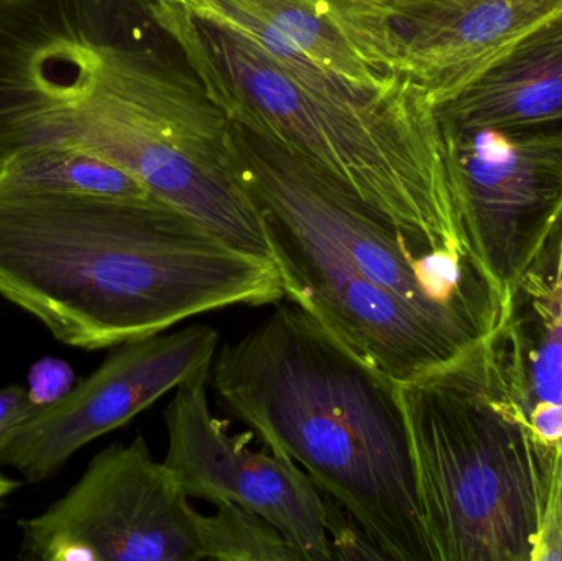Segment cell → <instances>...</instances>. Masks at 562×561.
Masks as SVG:
<instances>
[{"mask_svg":"<svg viewBox=\"0 0 562 561\" xmlns=\"http://www.w3.org/2000/svg\"><path fill=\"white\" fill-rule=\"evenodd\" d=\"M150 26L145 0L109 20L66 85L56 141L124 168L231 246L273 260L262 210L237 178L231 119L151 42Z\"/></svg>","mask_w":562,"mask_h":561,"instance_id":"cell-5","label":"cell"},{"mask_svg":"<svg viewBox=\"0 0 562 561\" xmlns=\"http://www.w3.org/2000/svg\"><path fill=\"white\" fill-rule=\"evenodd\" d=\"M442 132L469 259L510 305L562 221V127Z\"/></svg>","mask_w":562,"mask_h":561,"instance_id":"cell-8","label":"cell"},{"mask_svg":"<svg viewBox=\"0 0 562 561\" xmlns=\"http://www.w3.org/2000/svg\"><path fill=\"white\" fill-rule=\"evenodd\" d=\"M193 10L250 16L350 85L385 89L403 75V36L359 0H181Z\"/></svg>","mask_w":562,"mask_h":561,"instance_id":"cell-12","label":"cell"},{"mask_svg":"<svg viewBox=\"0 0 562 561\" xmlns=\"http://www.w3.org/2000/svg\"><path fill=\"white\" fill-rule=\"evenodd\" d=\"M216 514H200L203 560L303 561L283 534L259 514L234 503L217 504Z\"/></svg>","mask_w":562,"mask_h":561,"instance_id":"cell-15","label":"cell"},{"mask_svg":"<svg viewBox=\"0 0 562 561\" xmlns=\"http://www.w3.org/2000/svg\"><path fill=\"white\" fill-rule=\"evenodd\" d=\"M561 441V440H560Z\"/></svg>","mask_w":562,"mask_h":561,"instance_id":"cell-22","label":"cell"},{"mask_svg":"<svg viewBox=\"0 0 562 561\" xmlns=\"http://www.w3.org/2000/svg\"><path fill=\"white\" fill-rule=\"evenodd\" d=\"M231 124L237 178L263 216L326 240L367 279L452 332L479 339L502 325L507 306L464 257L418 249L342 181L273 138Z\"/></svg>","mask_w":562,"mask_h":561,"instance_id":"cell-6","label":"cell"},{"mask_svg":"<svg viewBox=\"0 0 562 561\" xmlns=\"http://www.w3.org/2000/svg\"><path fill=\"white\" fill-rule=\"evenodd\" d=\"M20 483L15 480H10V478L3 476L0 473V507L5 503L7 497L12 496L16 490H19Z\"/></svg>","mask_w":562,"mask_h":561,"instance_id":"cell-21","label":"cell"},{"mask_svg":"<svg viewBox=\"0 0 562 561\" xmlns=\"http://www.w3.org/2000/svg\"><path fill=\"white\" fill-rule=\"evenodd\" d=\"M398 392L429 561H531L551 447L531 428L504 323Z\"/></svg>","mask_w":562,"mask_h":561,"instance_id":"cell-4","label":"cell"},{"mask_svg":"<svg viewBox=\"0 0 562 561\" xmlns=\"http://www.w3.org/2000/svg\"><path fill=\"white\" fill-rule=\"evenodd\" d=\"M323 501L334 560H386L366 530L336 500L323 493Z\"/></svg>","mask_w":562,"mask_h":561,"instance_id":"cell-16","label":"cell"},{"mask_svg":"<svg viewBox=\"0 0 562 561\" xmlns=\"http://www.w3.org/2000/svg\"><path fill=\"white\" fill-rule=\"evenodd\" d=\"M211 385L223 408L303 468L386 560L429 561L400 384L288 300L217 351Z\"/></svg>","mask_w":562,"mask_h":561,"instance_id":"cell-3","label":"cell"},{"mask_svg":"<svg viewBox=\"0 0 562 561\" xmlns=\"http://www.w3.org/2000/svg\"><path fill=\"white\" fill-rule=\"evenodd\" d=\"M531 428L544 445L562 440V402L558 404H538L530 408Z\"/></svg>","mask_w":562,"mask_h":561,"instance_id":"cell-19","label":"cell"},{"mask_svg":"<svg viewBox=\"0 0 562 561\" xmlns=\"http://www.w3.org/2000/svg\"><path fill=\"white\" fill-rule=\"evenodd\" d=\"M562 12V0H435L396 23L403 71L436 108L498 56Z\"/></svg>","mask_w":562,"mask_h":561,"instance_id":"cell-11","label":"cell"},{"mask_svg":"<svg viewBox=\"0 0 562 561\" xmlns=\"http://www.w3.org/2000/svg\"><path fill=\"white\" fill-rule=\"evenodd\" d=\"M359 2L367 3L376 12L383 13L393 22L398 23L408 19L412 13L422 9L426 3L435 2V0H359Z\"/></svg>","mask_w":562,"mask_h":561,"instance_id":"cell-20","label":"cell"},{"mask_svg":"<svg viewBox=\"0 0 562 561\" xmlns=\"http://www.w3.org/2000/svg\"><path fill=\"white\" fill-rule=\"evenodd\" d=\"M200 513L142 435L99 451L78 483L20 520L22 559L201 561Z\"/></svg>","mask_w":562,"mask_h":561,"instance_id":"cell-7","label":"cell"},{"mask_svg":"<svg viewBox=\"0 0 562 561\" xmlns=\"http://www.w3.org/2000/svg\"><path fill=\"white\" fill-rule=\"evenodd\" d=\"M220 333L206 325L119 346L98 371L13 430L0 464L29 483L55 476L76 451L124 427L184 382L210 378Z\"/></svg>","mask_w":562,"mask_h":561,"instance_id":"cell-9","label":"cell"},{"mask_svg":"<svg viewBox=\"0 0 562 561\" xmlns=\"http://www.w3.org/2000/svg\"><path fill=\"white\" fill-rule=\"evenodd\" d=\"M206 381L184 382L165 408V467L188 497L239 504L273 524L303 561H334L319 487L284 455L250 450V434L231 437L211 412Z\"/></svg>","mask_w":562,"mask_h":561,"instance_id":"cell-10","label":"cell"},{"mask_svg":"<svg viewBox=\"0 0 562 561\" xmlns=\"http://www.w3.org/2000/svg\"><path fill=\"white\" fill-rule=\"evenodd\" d=\"M0 296L98 351L227 306L286 299L279 269L160 198L0 187Z\"/></svg>","mask_w":562,"mask_h":561,"instance_id":"cell-1","label":"cell"},{"mask_svg":"<svg viewBox=\"0 0 562 561\" xmlns=\"http://www.w3.org/2000/svg\"><path fill=\"white\" fill-rule=\"evenodd\" d=\"M436 111L449 131L524 134L562 127V12L515 43Z\"/></svg>","mask_w":562,"mask_h":561,"instance_id":"cell-13","label":"cell"},{"mask_svg":"<svg viewBox=\"0 0 562 561\" xmlns=\"http://www.w3.org/2000/svg\"><path fill=\"white\" fill-rule=\"evenodd\" d=\"M38 405L33 404L29 391L20 385L0 389V453L7 440L19 425H22Z\"/></svg>","mask_w":562,"mask_h":561,"instance_id":"cell-18","label":"cell"},{"mask_svg":"<svg viewBox=\"0 0 562 561\" xmlns=\"http://www.w3.org/2000/svg\"><path fill=\"white\" fill-rule=\"evenodd\" d=\"M72 381H75V374H72L68 362L52 358L42 359L30 369V399L38 407L53 404L66 392L71 391Z\"/></svg>","mask_w":562,"mask_h":561,"instance_id":"cell-17","label":"cell"},{"mask_svg":"<svg viewBox=\"0 0 562 561\" xmlns=\"http://www.w3.org/2000/svg\"><path fill=\"white\" fill-rule=\"evenodd\" d=\"M0 187L95 197H151V191L124 168L78 148L56 145L25 148L3 158Z\"/></svg>","mask_w":562,"mask_h":561,"instance_id":"cell-14","label":"cell"},{"mask_svg":"<svg viewBox=\"0 0 562 561\" xmlns=\"http://www.w3.org/2000/svg\"><path fill=\"white\" fill-rule=\"evenodd\" d=\"M157 29L227 117L342 181L418 249L469 259L445 132L409 75L363 89L330 75L250 16L227 23L181 0H147Z\"/></svg>","mask_w":562,"mask_h":561,"instance_id":"cell-2","label":"cell"}]
</instances>
